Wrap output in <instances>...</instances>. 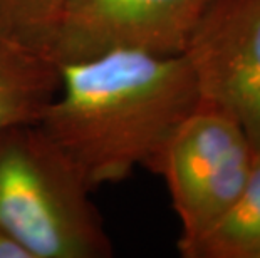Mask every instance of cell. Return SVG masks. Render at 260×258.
Returning a JSON list of instances; mask_svg holds the SVG:
<instances>
[{"instance_id": "obj_1", "label": "cell", "mask_w": 260, "mask_h": 258, "mask_svg": "<svg viewBox=\"0 0 260 258\" xmlns=\"http://www.w3.org/2000/svg\"><path fill=\"white\" fill-rule=\"evenodd\" d=\"M202 101L185 56L113 52L60 67V89L39 126L92 190L149 169Z\"/></svg>"}, {"instance_id": "obj_2", "label": "cell", "mask_w": 260, "mask_h": 258, "mask_svg": "<svg viewBox=\"0 0 260 258\" xmlns=\"http://www.w3.org/2000/svg\"><path fill=\"white\" fill-rule=\"evenodd\" d=\"M92 188L37 123L0 128V227L30 258H108Z\"/></svg>"}, {"instance_id": "obj_3", "label": "cell", "mask_w": 260, "mask_h": 258, "mask_svg": "<svg viewBox=\"0 0 260 258\" xmlns=\"http://www.w3.org/2000/svg\"><path fill=\"white\" fill-rule=\"evenodd\" d=\"M255 158L242 126L210 102L200 101L176 126L149 171L163 176L181 223L180 255L229 211L245 188Z\"/></svg>"}, {"instance_id": "obj_4", "label": "cell", "mask_w": 260, "mask_h": 258, "mask_svg": "<svg viewBox=\"0 0 260 258\" xmlns=\"http://www.w3.org/2000/svg\"><path fill=\"white\" fill-rule=\"evenodd\" d=\"M212 0H68L47 56L59 67L113 52L183 56Z\"/></svg>"}, {"instance_id": "obj_5", "label": "cell", "mask_w": 260, "mask_h": 258, "mask_svg": "<svg viewBox=\"0 0 260 258\" xmlns=\"http://www.w3.org/2000/svg\"><path fill=\"white\" fill-rule=\"evenodd\" d=\"M183 56L202 101L230 114L260 153V0H212Z\"/></svg>"}, {"instance_id": "obj_6", "label": "cell", "mask_w": 260, "mask_h": 258, "mask_svg": "<svg viewBox=\"0 0 260 258\" xmlns=\"http://www.w3.org/2000/svg\"><path fill=\"white\" fill-rule=\"evenodd\" d=\"M60 89V67L0 32V128L39 123Z\"/></svg>"}, {"instance_id": "obj_7", "label": "cell", "mask_w": 260, "mask_h": 258, "mask_svg": "<svg viewBox=\"0 0 260 258\" xmlns=\"http://www.w3.org/2000/svg\"><path fill=\"white\" fill-rule=\"evenodd\" d=\"M181 256L260 258V153L239 198L218 223Z\"/></svg>"}, {"instance_id": "obj_8", "label": "cell", "mask_w": 260, "mask_h": 258, "mask_svg": "<svg viewBox=\"0 0 260 258\" xmlns=\"http://www.w3.org/2000/svg\"><path fill=\"white\" fill-rule=\"evenodd\" d=\"M68 0H0V32L47 54Z\"/></svg>"}, {"instance_id": "obj_9", "label": "cell", "mask_w": 260, "mask_h": 258, "mask_svg": "<svg viewBox=\"0 0 260 258\" xmlns=\"http://www.w3.org/2000/svg\"><path fill=\"white\" fill-rule=\"evenodd\" d=\"M0 258H30L24 246L2 227H0Z\"/></svg>"}]
</instances>
